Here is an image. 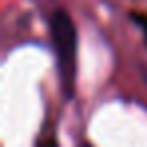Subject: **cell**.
<instances>
[{
    "instance_id": "1",
    "label": "cell",
    "mask_w": 147,
    "mask_h": 147,
    "mask_svg": "<svg viewBox=\"0 0 147 147\" xmlns=\"http://www.w3.org/2000/svg\"><path fill=\"white\" fill-rule=\"evenodd\" d=\"M51 38L55 47L63 93L65 97H71L75 89V75H77V28L69 12L57 10L51 16Z\"/></svg>"
},
{
    "instance_id": "2",
    "label": "cell",
    "mask_w": 147,
    "mask_h": 147,
    "mask_svg": "<svg viewBox=\"0 0 147 147\" xmlns=\"http://www.w3.org/2000/svg\"><path fill=\"white\" fill-rule=\"evenodd\" d=\"M36 147H57V141L53 139V137H49V139H45V141H40Z\"/></svg>"
}]
</instances>
